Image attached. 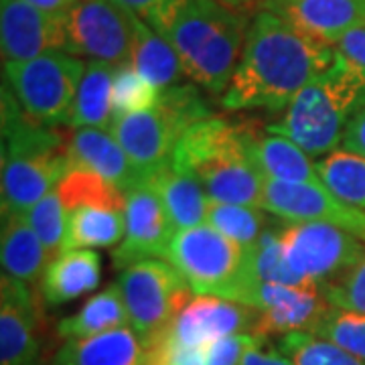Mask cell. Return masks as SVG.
Wrapping results in <instances>:
<instances>
[{"instance_id": "1", "label": "cell", "mask_w": 365, "mask_h": 365, "mask_svg": "<svg viewBox=\"0 0 365 365\" xmlns=\"http://www.w3.org/2000/svg\"><path fill=\"white\" fill-rule=\"evenodd\" d=\"M335 47L313 39L287 19L258 11L230 88L222 96L225 110H287L299 91L335 61Z\"/></svg>"}, {"instance_id": "2", "label": "cell", "mask_w": 365, "mask_h": 365, "mask_svg": "<svg viewBox=\"0 0 365 365\" xmlns=\"http://www.w3.org/2000/svg\"><path fill=\"white\" fill-rule=\"evenodd\" d=\"M246 14L217 0H175L155 29L179 55L185 76L211 93H225L248 35Z\"/></svg>"}, {"instance_id": "3", "label": "cell", "mask_w": 365, "mask_h": 365, "mask_svg": "<svg viewBox=\"0 0 365 365\" xmlns=\"http://www.w3.org/2000/svg\"><path fill=\"white\" fill-rule=\"evenodd\" d=\"M2 213L26 215L69 169L66 132L35 122L2 81Z\"/></svg>"}, {"instance_id": "4", "label": "cell", "mask_w": 365, "mask_h": 365, "mask_svg": "<svg viewBox=\"0 0 365 365\" xmlns=\"http://www.w3.org/2000/svg\"><path fill=\"white\" fill-rule=\"evenodd\" d=\"M248 130L220 116L199 120L182 134L170 163L197 177L211 201L264 209V177L250 163Z\"/></svg>"}, {"instance_id": "5", "label": "cell", "mask_w": 365, "mask_h": 365, "mask_svg": "<svg viewBox=\"0 0 365 365\" xmlns=\"http://www.w3.org/2000/svg\"><path fill=\"white\" fill-rule=\"evenodd\" d=\"M364 104L365 78L337 53L333 66L299 91L268 132L287 136L311 157L331 155Z\"/></svg>"}, {"instance_id": "6", "label": "cell", "mask_w": 365, "mask_h": 365, "mask_svg": "<svg viewBox=\"0 0 365 365\" xmlns=\"http://www.w3.org/2000/svg\"><path fill=\"white\" fill-rule=\"evenodd\" d=\"M213 116L195 86L179 83L160 91L153 110L116 116L110 132L146 179L173 160L181 136L199 120Z\"/></svg>"}, {"instance_id": "7", "label": "cell", "mask_w": 365, "mask_h": 365, "mask_svg": "<svg viewBox=\"0 0 365 365\" xmlns=\"http://www.w3.org/2000/svg\"><path fill=\"white\" fill-rule=\"evenodd\" d=\"M83 73L86 63L66 51L2 66V81L9 83L21 108L35 122L53 128L69 124Z\"/></svg>"}, {"instance_id": "8", "label": "cell", "mask_w": 365, "mask_h": 365, "mask_svg": "<svg viewBox=\"0 0 365 365\" xmlns=\"http://www.w3.org/2000/svg\"><path fill=\"white\" fill-rule=\"evenodd\" d=\"M169 262L182 274L197 297L234 300L244 282L246 248L207 223H201L175 234Z\"/></svg>"}, {"instance_id": "9", "label": "cell", "mask_w": 365, "mask_h": 365, "mask_svg": "<svg viewBox=\"0 0 365 365\" xmlns=\"http://www.w3.org/2000/svg\"><path fill=\"white\" fill-rule=\"evenodd\" d=\"M130 327L148 345L157 341L182 309L193 290L169 260H144L122 270L116 280Z\"/></svg>"}, {"instance_id": "10", "label": "cell", "mask_w": 365, "mask_h": 365, "mask_svg": "<svg viewBox=\"0 0 365 365\" xmlns=\"http://www.w3.org/2000/svg\"><path fill=\"white\" fill-rule=\"evenodd\" d=\"M280 242L290 270L313 287H325L365 258V244L349 232L327 223H288Z\"/></svg>"}, {"instance_id": "11", "label": "cell", "mask_w": 365, "mask_h": 365, "mask_svg": "<svg viewBox=\"0 0 365 365\" xmlns=\"http://www.w3.org/2000/svg\"><path fill=\"white\" fill-rule=\"evenodd\" d=\"M258 317V311L235 300L195 297L170 323L169 329L150 343L153 361L167 353L197 351L222 337L256 333Z\"/></svg>"}, {"instance_id": "12", "label": "cell", "mask_w": 365, "mask_h": 365, "mask_svg": "<svg viewBox=\"0 0 365 365\" xmlns=\"http://www.w3.org/2000/svg\"><path fill=\"white\" fill-rule=\"evenodd\" d=\"M134 14L112 0H79L66 14V49L73 57H88L112 66L130 63Z\"/></svg>"}, {"instance_id": "13", "label": "cell", "mask_w": 365, "mask_h": 365, "mask_svg": "<svg viewBox=\"0 0 365 365\" xmlns=\"http://www.w3.org/2000/svg\"><path fill=\"white\" fill-rule=\"evenodd\" d=\"M235 302L258 311L256 335H288L313 333L331 309L319 287H290L272 282H252L242 288Z\"/></svg>"}, {"instance_id": "14", "label": "cell", "mask_w": 365, "mask_h": 365, "mask_svg": "<svg viewBox=\"0 0 365 365\" xmlns=\"http://www.w3.org/2000/svg\"><path fill=\"white\" fill-rule=\"evenodd\" d=\"M262 207L287 223H327L365 242V211L341 201L325 185L264 179Z\"/></svg>"}, {"instance_id": "15", "label": "cell", "mask_w": 365, "mask_h": 365, "mask_svg": "<svg viewBox=\"0 0 365 365\" xmlns=\"http://www.w3.org/2000/svg\"><path fill=\"white\" fill-rule=\"evenodd\" d=\"M177 227L163 199L146 181L126 193V234L112 252L116 270H126L144 260H169Z\"/></svg>"}, {"instance_id": "16", "label": "cell", "mask_w": 365, "mask_h": 365, "mask_svg": "<svg viewBox=\"0 0 365 365\" xmlns=\"http://www.w3.org/2000/svg\"><path fill=\"white\" fill-rule=\"evenodd\" d=\"M2 61H29L66 49V14H51L25 0H0Z\"/></svg>"}, {"instance_id": "17", "label": "cell", "mask_w": 365, "mask_h": 365, "mask_svg": "<svg viewBox=\"0 0 365 365\" xmlns=\"http://www.w3.org/2000/svg\"><path fill=\"white\" fill-rule=\"evenodd\" d=\"M39 302L29 282L2 274L0 365H41Z\"/></svg>"}, {"instance_id": "18", "label": "cell", "mask_w": 365, "mask_h": 365, "mask_svg": "<svg viewBox=\"0 0 365 365\" xmlns=\"http://www.w3.org/2000/svg\"><path fill=\"white\" fill-rule=\"evenodd\" d=\"M262 9L331 47L365 25V0H264Z\"/></svg>"}, {"instance_id": "19", "label": "cell", "mask_w": 365, "mask_h": 365, "mask_svg": "<svg viewBox=\"0 0 365 365\" xmlns=\"http://www.w3.org/2000/svg\"><path fill=\"white\" fill-rule=\"evenodd\" d=\"M66 143L69 165L98 173L124 193L148 181L110 130L71 128L66 134Z\"/></svg>"}, {"instance_id": "20", "label": "cell", "mask_w": 365, "mask_h": 365, "mask_svg": "<svg viewBox=\"0 0 365 365\" xmlns=\"http://www.w3.org/2000/svg\"><path fill=\"white\" fill-rule=\"evenodd\" d=\"M150 364H153V349L132 327H122L83 339H67L49 361V365Z\"/></svg>"}, {"instance_id": "21", "label": "cell", "mask_w": 365, "mask_h": 365, "mask_svg": "<svg viewBox=\"0 0 365 365\" xmlns=\"http://www.w3.org/2000/svg\"><path fill=\"white\" fill-rule=\"evenodd\" d=\"M246 150L250 163L256 167L264 179L282 182H307V185H323L317 163L311 160L299 144L288 140L280 134L262 136L250 128L246 136Z\"/></svg>"}, {"instance_id": "22", "label": "cell", "mask_w": 365, "mask_h": 365, "mask_svg": "<svg viewBox=\"0 0 365 365\" xmlns=\"http://www.w3.org/2000/svg\"><path fill=\"white\" fill-rule=\"evenodd\" d=\"M102 258L93 250H66L45 268L41 278L43 300L51 307L66 304L100 287Z\"/></svg>"}, {"instance_id": "23", "label": "cell", "mask_w": 365, "mask_h": 365, "mask_svg": "<svg viewBox=\"0 0 365 365\" xmlns=\"http://www.w3.org/2000/svg\"><path fill=\"white\" fill-rule=\"evenodd\" d=\"M0 256L4 274L35 284L47 268V252L26 215L2 213Z\"/></svg>"}, {"instance_id": "24", "label": "cell", "mask_w": 365, "mask_h": 365, "mask_svg": "<svg viewBox=\"0 0 365 365\" xmlns=\"http://www.w3.org/2000/svg\"><path fill=\"white\" fill-rule=\"evenodd\" d=\"M148 182L163 199L177 232L205 223L209 197L189 170L179 169L170 163L153 175Z\"/></svg>"}, {"instance_id": "25", "label": "cell", "mask_w": 365, "mask_h": 365, "mask_svg": "<svg viewBox=\"0 0 365 365\" xmlns=\"http://www.w3.org/2000/svg\"><path fill=\"white\" fill-rule=\"evenodd\" d=\"M114 76L116 66L104 61H90L79 83L78 98L69 118V128H102L114 124Z\"/></svg>"}, {"instance_id": "26", "label": "cell", "mask_w": 365, "mask_h": 365, "mask_svg": "<svg viewBox=\"0 0 365 365\" xmlns=\"http://www.w3.org/2000/svg\"><path fill=\"white\" fill-rule=\"evenodd\" d=\"M140 76L155 83L158 90L179 86L185 76L177 51L165 37H160L143 19L134 16V39H132L130 63Z\"/></svg>"}, {"instance_id": "27", "label": "cell", "mask_w": 365, "mask_h": 365, "mask_svg": "<svg viewBox=\"0 0 365 365\" xmlns=\"http://www.w3.org/2000/svg\"><path fill=\"white\" fill-rule=\"evenodd\" d=\"M130 327L128 311L122 299V292L118 284L110 287L93 294L79 307L78 313L69 314L57 325V335L61 339H83L102 335L114 329Z\"/></svg>"}, {"instance_id": "28", "label": "cell", "mask_w": 365, "mask_h": 365, "mask_svg": "<svg viewBox=\"0 0 365 365\" xmlns=\"http://www.w3.org/2000/svg\"><path fill=\"white\" fill-rule=\"evenodd\" d=\"M126 211L110 207H79L67 211L66 250L112 248L124 240Z\"/></svg>"}, {"instance_id": "29", "label": "cell", "mask_w": 365, "mask_h": 365, "mask_svg": "<svg viewBox=\"0 0 365 365\" xmlns=\"http://www.w3.org/2000/svg\"><path fill=\"white\" fill-rule=\"evenodd\" d=\"M280 227H268L260 240L246 250V270H244V282L242 288L252 282H272V284H290V287H313L304 282L299 274L290 270L284 258V250L280 242ZM237 290V294L242 292ZM235 294V299H237ZM234 299V300H235Z\"/></svg>"}, {"instance_id": "30", "label": "cell", "mask_w": 365, "mask_h": 365, "mask_svg": "<svg viewBox=\"0 0 365 365\" xmlns=\"http://www.w3.org/2000/svg\"><path fill=\"white\" fill-rule=\"evenodd\" d=\"M57 193L67 211L79 207H110L126 211V193L120 191L114 182L83 167L69 165L61 181L57 182Z\"/></svg>"}, {"instance_id": "31", "label": "cell", "mask_w": 365, "mask_h": 365, "mask_svg": "<svg viewBox=\"0 0 365 365\" xmlns=\"http://www.w3.org/2000/svg\"><path fill=\"white\" fill-rule=\"evenodd\" d=\"M317 170L333 195L365 211V157L335 150L317 163Z\"/></svg>"}, {"instance_id": "32", "label": "cell", "mask_w": 365, "mask_h": 365, "mask_svg": "<svg viewBox=\"0 0 365 365\" xmlns=\"http://www.w3.org/2000/svg\"><path fill=\"white\" fill-rule=\"evenodd\" d=\"M205 223L246 250L252 248L260 240V235L270 227L264 209L220 203L211 199H209Z\"/></svg>"}, {"instance_id": "33", "label": "cell", "mask_w": 365, "mask_h": 365, "mask_svg": "<svg viewBox=\"0 0 365 365\" xmlns=\"http://www.w3.org/2000/svg\"><path fill=\"white\" fill-rule=\"evenodd\" d=\"M294 365H365V361L343 351L337 345L317 337L313 333H288L276 343Z\"/></svg>"}, {"instance_id": "34", "label": "cell", "mask_w": 365, "mask_h": 365, "mask_svg": "<svg viewBox=\"0 0 365 365\" xmlns=\"http://www.w3.org/2000/svg\"><path fill=\"white\" fill-rule=\"evenodd\" d=\"M26 220L37 232L39 240L45 246L47 260H55L66 252L67 232V209L63 207L57 187L41 199L35 207L26 213Z\"/></svg>"}, {"instance_id": "35", "label": "cell", "mask_w": 365, "mask_h": 365, "mask_svg": "<svg viewBox=\"0 0 365 365\" xmlns=\"http://www.w3.org/2000/svg\"><path fill=\"white\" fill-rule=\"evenodd\" d=\"M313 335L365 361V314L331 307L317 325Z\"/></svg>"}, {"instance_id": "36", "label": "cell", "mask_w": 365, "mask_h": 365, "mask_svg": "<svg viewBox=\"0 0 365 365\" xmlns=\"http://www.w3.org/2000/svg\"><path fill=\"white\" fill-rule=\"evenodd\" d=\"M160 100V90L140 76L132 66L116 67L114 76V112L128 116L153 110Z\"/></svg>"}, {"instance_id": "37", "label": "cell", "mask_w": 365, "mask_h": 365, "mask_svg": "<svg viewBox=\"0 0 365 365\" xmlns=\"http://www.w3.org/2000/svg\"><path fill=\"white\" fill-rule=\"evenodd\" d=\"M321 292L331 307L365 314V258L337 280L321 287Z\"/></svg>"}, {"instance_id": "38", "label": "cell", "mask_w": 365, "mask_h": 365, "mask_svg": "<svg viewBox=\"0 0 365 365\" xmlns=\"http://www.w3.org/2000/svg\"><path fill=\"white\" fill-rule=\"evenodd\" d=\"M268 337L256 333L230 335L197 349V365H240L244 355Z\"/></svg>"}, {"instance_id": "39", "label": "cell", "mask_w": 365, "mask_h": 365, "mask_svg": "<svg viewBox=\"0 0 365 365\" xmlns=\"http://www.w3.org/2000/svg\"><path fill=\"white\" fill-rule=\"evenodd\" d=\"M120 9L128 11L134 16L143 19L144 23L153 29L160 25V21L167 16L175 0H112Z\"/></svg>"}, {"instance_id": "40", "label": "cell", "mask_w": 365, "mask_h": 365, "mask_svg": "<svg viewBox=\"0 0 365 365\" xmlns=\"http://www.w3.org/2000/svg\"><path fill=\"white\" fill-rule=\"evenodd\" d=\"M335 51L365 78V25L349 31L335 45Z\"/></svg>"}, {"instance_id": "41", "label": "cell", "mask_w": 365, "mask_h": 365, "mask_svg": "<svg viewBox=\"0 0 365 365\" xmlns=\"http://www.w3.org/2000/svg\"><path fill=\"white\" fill-rule=\"evenodd\" d=\"M240 365H294V361L278 345H270L264 339L244 355Z\"/></svg>"}, {"instance_id": "42", "label": "cell", "mask_w": 365, "mask_h": 365, "mask_svg": "<svg viewBox=\"0 0 365 365\" xmlns=\"http://www.w3.org/2000/svg\"><path fill=\"white\" fill-rule=\"evenodd\" d=\"M343 150L353 153V155H359L365 157V104L357 110V114L351 118L347 130L343 134V140H341Z\"/></svg>"}, {"instance_id": "43", "label": "cell", "mask_w": 365, "mask_h": 365, "mask_svg": "<svg viewBox=\"0 0 365 365\" xmlns=\"http://www.w3.org/2000/svg\"><path fill=\"white\" fill-rule=\"evenodd\" d=\"M25 2L37 6L41 11H45V13L67 14L76 4H78L79 0H25Z\"/></svg>"}, {"instance_id": "44", "label": "cell", "mask_w": 365, "mask_h": 365, "mask_svg": "<svg viewBox=\"0 0 365 365\" xmlns=\"http://www.w3.org/2000/svg\"><path fill=\"white\" fill-rule=\"evenodd\" d=\"M220 4H223L225 9L235 11V13L246 14L250 9H262L264 0H217Z\"/></svg>"}, {"instance_id": "45", "label": "cell", "mask_w": 365, "mask_h": 365, "mask_svg": "<svg viewBox=\"0 0 365 365\" xmlns=\"http://www.w3.org/2000/svg\"><path fill=\"white\" fill-rule=\"evenodd\" d=\"M150 365H165V364H150Z\"/></svg>"}]
</instances>
